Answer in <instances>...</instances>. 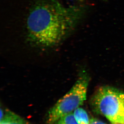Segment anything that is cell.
<instances>
[{
    "mask_svg": "<svg viewBox=\"0 0 124 124\" xmlns=\"http://www.w3.org/2000/svg\"><path fill=\"white\" fill-rule=\"evenodd\" d=\"M84 13L83 7H66L55 0L39 2L33 7L27 17L28 39L36 46H56L74 30Z\"/></svg>",
    "mask_w": 124,
    "mask_h": 124,
    "instance_id": "6da1fadb",
    "label": "cell"
},
{
    "mask_svg": "<svg viewBox=\"0 0 124 124\" xmlns=\"http://www.w3.org/2000/svg\"><path fill=\"white\" fill-rule=\"evenodd\" d=\"M97 113L103 115L112 124H124V93L109 86L101 87L92 99Z\"/></svg>",
    "mask_w": 124,
    "mask_h": 124,
    "instance_id": "7a4b0ae2",
    "label": "cell"
},
{
    "mask_svg": "<svg viewBox=\"0 0 124 124\" xmlns=\"http://www.w3.org/2000/svg\"><path fill=\"white\" fill-rule=\"evenodd\" d=\"M88 82L86 75L81 74L71 90L49 110L47 117L49 124L56 123L61 117L73 112L83 104L86 98Z\"/></svg>",
    "mask_w": 124,
    "mask_h": 124,
    "instance_id": "3957f363",
    "label": "cell"
},
{
    "mask_svg": "<svg viewBox=\"0 0 124 124\" xmlns=\"http://www.w3.org/2000/svg\"><path fill=\"white\" fill-rule=\"evenodd\" d=\"M0 124H27L26 121L13 112L8 111L0 120Z\"/></svg>",
    "mask_w": 124,
    "mask_h": 124,
    "instance_id": "277c9868",
    "label": "cell"
},
{
    "mask_svg": "<svg viewBox=\"0 0 124 124\" xmlns=\"http://www.w3.org/2000/svg\"><path fill=\"white\" fill-rule=\"evenodd\" d=\"M75 119L78 124H89L90 120L86 111L82 108H79L73 112Z\"/></svg>",
    "mask_w": 124,
    "mask_h": 124,
    "instance_id": "5b68a950",
    "label": "cell"
},
{
    "mask_svg": "<svg viewBox=\"0 0 124 124\" xmlns=\"http://www.w3.org/2000/svg\"><path fill=\"white\" fill-rule=\"evenodd\" d=\"M56 124H78L75 119L73 112L61 117L56 122Z\"/></svg>",
    "mask_w": 124,
    "mask_h": 124,
    "instance_id": "8992f818",
    "label": "cell"
},
{
    "mask_svg": "<svg viewBox=\"0 0 124 124\" xmlns=\"http://www.w3.org/2000/svg\"><path fill=\"white\" fill-rule=\"evenodd\" d=\"M89 124H107L96 118H92L90 120V123Z\"/></svg>",
    "mask_w": 124,
    "mask_h": 124,
    "instance_id": "52a82bcc",
    "label": "cell"
},
{
    "mask_svg": "<svg viewBox=\"0 0 124 124\" xmlns=\"http://www.w3.org/2000/svg\"></svg>",
    "mask_w": 124,
    "mask_h": 124,
    "instance_id": "ba28073f",
    "label": "cell"
}]
</instances>
